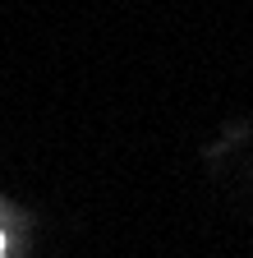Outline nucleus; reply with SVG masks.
Listing matches in <instances>:
<instances>
[{
    "label": "nucleus",
    "instance_id": "1",
    "mask_svg": "<svg viewBox=\"0 0 253 258\" xmlns=\"http://www.w3.org/2000/svg\"><path fill=\"white\" fill-rule=\"evenodd\" d=\"M0 258H5V235H0Z\"/></svg>",
    "mask_w": 253,
    "mask_h": 258
}]
</instances>
